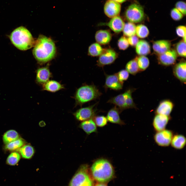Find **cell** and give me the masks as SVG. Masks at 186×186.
Masks as SVG:
<instances>
[{
    "label": "cell",
    "mask_w": 186,
    "mask_h": 186,
    "mask_svg": "<svg viewBox=\"0 0 186 186\" xmlns=\"http://www.w3.org/2000/svg\"><path fill=\"white\" fill-rule=\"evenodd\" d=\"M121 10L120 4L112 0H107L104 6V11L108 17L112 18L118 16Z\"/></svg>",
    "instance_id": "11"
},
{
    "label": "cell",
    "mask_w": 186,
    "mask_h": 186,
    "mask_svg": "<svg viewBox=\"0 0 186 186\" xmlns=\"http://www.w3.org/2000/svg\"><path fill=\"white\" fill-rule=\"evenodd\" d=\"M95 186H107L106 185L103 183H100L96 184Z\"/></svg>",
    "instance_id": "45"
},
{
    "label": "cell",
    "mask_w": 186,
    "mask_h": 186,
    "mask_svg": "<svg viewBox=\"0 0 186 186\" xmlns=\"http://www.w3.org/2000/svg\"><path fill=\"white\" fill-rule=\"evenodd\" d=\"M19 152L23 158L29 159L33 156L34 150L31 145L27 144L21 147L19 150Z\"/></svg>",
    "instance_id": "27"
},
{
    "label": "cell",
    "mask_w": 186,
    "mask_h": 186,
    "mask_svg": "<svg viewBox=\"0 0 186 186\" xmlns=\"http://www.w3.org/2000/svg\"><path fill=\"white\" fill-rule=\"evenodd\" d=\"M171 45V43L169 41L160 40L156 41L153 43V48L154 51L159 55L169 50Z\"/></svg>",
    "instance_id": "20"
},
{
    "label": "cell",
    "mask_w": 186,
    "mask_h": 186,
    "mask_svg": "<svg viewBox=\"0 0 186 186\" xmlns=\"http://www.w3.org/2000/svg\"><path fill=\"white\" fill-rule=\"evenodd\" d=\"M170 119V116L156 114L152 123L154 130L158 131L165 129Z\"/></svg>",
    "instance_id": "13"
},
{
    "label": "cell",
    "mask_w": 186,
    "mask_h": 186,
    "mask_svg": "<svg viewBox=\"0 0 186 186\" xmlns=\"http://www.w3.org/2000/svg\"><path fill=\"white\" fill-rule=\"evenodd\" d=\"M80 126L88 134L97 131L96 125L92 119L83 121Z\"/></svg>",
    "instance_id": "24"
},
{
    "label": "cell",
    "mask_w": 186,
    "mask_h": 186,
    "mask_svg": "<svg viewBox=\"0 0 186 186\" xmlns=\"http://www.w3.org/2000/svg\"><path fill=\"white\" fill-rule=\"evenodd\" d=\"M186 138L184 135L177 134L173 135L170 144L174 148L181 150L184 148Z\"/></svg>",
    "instance_id": "22"
},
{
    "label": "cell",
    "mask_w": 186,
    "mask_h": 186,
    "mask_svg": "<svg viewBox=\"0 0 186 186\" xmlns=\"http://www.w3.org/2000/svg\"><path fill=\"white\" fill-rule=\"evenodd\" d=\"M136 50L139 55L144 56L149 54L150 52V47L149 43L144 40H141L136 45Z\"/></svg>",
    "instance_id": "23"
},
{
    "label": "cell",
    "mask_w": 186,
    "mask_h": 186,
    "mask_svg": "<svg viewBox=\"0 0 186 186\" xmlns=\"http://www.w3.org/2000/svg\"><path fill=\"white\" fill-rule=\"evenodd\" d=\"M173 102L169 99L161 101L155 111L156 114L170 116L174 107Z\"/></svg>",
    "instance_id": "14"
},
{
    "label": "cell",
    "mask_w": 186,
    "mask_h": 186,
    "mask_svg": "<svg viewBox=\"0 0 186 186\" xmlns=\"http://www.w3.org/2000/svg\"><path fill=\"white\" fill-rule=\"evenodd\" d=\"M115 51L111 49H103L99 56L97 61V65L99 67L110 64L113 63L117 57Z\"/></svg>",
    "instance_id": "9"
},
{
    "label": "cell",
    "mask_w": 186,
    "mask_h": 186,
    "mask_svg": "<svg viewBox=\"0 0 186 186\" xmlns=\"http://www.w3.org/2000/svg\"><path fill=\"white\" fill-rule=\"evenodd\" d=\"M120 82L123 84L124 82L127 80L129 77V73L126 70L123 69L117 73Z\"/></svg>",
    "instance_id": "38"
},
{
    "label": "cell",
    "mask_w": 186,
    "mask_h": 186,
    "mask_svg": "<svg viewBox=\"0 0 186 186\" xmlns=\"http://www.w3.org/2000/svg\"><path fill=\"white\" fill-rule=\"evenodd\" d=\"M103 49L98 43L92 44L89 47L88 52L89 55L92 56H97L102 53Z\"/></svg>",
    "instance_id": "31"
},
{
    "label": "cell",
    "mask_w": 186,
    "mask_h": 186,
    "mask_svg": "<svg viewBox=\"0 0 186 186\" xmlns=\"http://www.w3.org/2000/svg\"><path fill=\"white\" fill-rule=\"evenodd\" d=\"M10 38L14 45L21 50L30 49L34 46L35 43L30 32L23 26L14 29L10 34Z\"/></svg>",
    "instance_id": "3"
},
{
    "label": "cell",
    "mask_w": 186,
    "mask_h": 186,
    "mask_svg": "<svg viewBox=\"0 0 186 186\" xmlns=\"http://www.w3.org/2000/svg\"><path fill=\"white\" fill-rule=\"evenodd\" d=\"M51 75V73L48 67L40 68L36 72V81L40 84H45L48 81Z\"/></svg>",
    "instance_id": "19"
},
{
    "label": "cell",
    "mask_w": 186,
    "mask_h": 186,
    "mask_svg": "<svg viewBox=\"0 0 186 186\" xmlns=\"http://www.w3.org/2000/svg\"><path fill=\"white\" fill-rule=\"evenodd\" d=\"M89 173L88 166L81 165L71 180L69 186H93Z\"/></svg>",
    "instance_id": "5"
},
{
    "label": "cell",
    "mask_w": 186,
    "mask_h": 186,
    "mask_svg": "<svg viewBox=\"0 0 186 186\" xmlns=\"http://www.w3.org/2000/svg\"><path fill=\"white\" fill-rule=\"evenodd\" d=\"M171 15L173 19L176 21L180 20L183 16V14L176 8L171 10Z\"/></svg>",
    "instance_id": "40"
},
{
    "label": "cell",
    "mask_w": 186,
    "mask_h": 186,
    "mask_svg": "<svg viewBox=\"0 0 186 186\" xmlns=\"http://www.w3.org/2000/svg\"><path fill=\"white\" fill-rule=\"evenodd\" d=\"M100 25L107 26L114 32L118 33L123 30L125 23L122 18L117 16L112 18L109 22Z\"/></svg>",
    "instance_id": "16"
},
{
    "label": "cell",
    "mask_w": 186,
    "mask_h": 186,
    "mask_svg": "<svg viewBox=\"0 0 186 186\" xmlns=\"http://www.w3.org/2000/svg\"><path fill=\"white\" fill-rule=\"evenodd\" d=\"M120 113L119 109L115 106L107 112L106 117L108 121L112 123L121 125H124V122L121 119L119 116Z\"/></svg>",
    "instance_id": "18"
},
{
    "label": "cell",
    "mask_w": 186,
    "mask_h": 186,
    "mask_svg": "<svg viewBox=\"0 0 186 186\" xmlns=\"http://www.w3.org/2000/svg\"><path fill=\"white\" fill-rule=\"evenodd\" d=\"M44 84L43 90L51 92H55L64 88L61 84L54 80L48 81Z\"/></svg>",
    "instance_id": "25"
},
{
    "label": "cell",
    "mask_w": 186,
    "mask_h": 186,
    "mask_svg": "<svg viewBox=\"0 0 186 186\" xmlns=\"http://www.w3.org/2000/svg\"><path fill=\"white\" fill-rule=\"evenodd\" d=\"M111 33L107 30H100L97 32L95 38L97 42L101 44H106L109 43L111 39Z\"/></svg>",
    "instance_id": "21"
},
{
    "label": "cell",
    "mask_w": 186,
    "mask_h": 186,
    "mask_svg": "<svg viewBox=\"0 0 186 186\" xmlns=\"http://www.w3.org/2000/svg\"><path fill=\"white\" fill-rule=\"evenodd\" d=\"M105 81L103 87L105 91L108 89L117 91L122 89L123 84L119 81L117 73L111 75L105 73Z\"/></svg>",
    "instance_id": "10"
},
{
    "label": "cell",
    "mask_w": 186,
    "mask_h": 186,
    "mask_svg": "<svg viewBox=\"0 0 186 186\" xmlns=\"http://www.w3.org/2000/svg\"><path fill=\"white\" fill-rule=\"evenodd\" d=\"M135 89L129 88L127 89L125 91L126 98V105L127 109H137L136 105L133 100L132 97V93L135 91Z\"/></svg>",
    "instance_id": "28"
},
{
    "label": "cell",
    "mask_w": 186,
    "mask_h": 186,
    "mask_svg": "<svg viewBox=\"0 0 186 186\" xmlns=\"http://www.w3.org/2000/svg\"><path fill=\"white\" fill-rule=\"evenodd\" d=\"M93 119L96 125L98 127H102L106 125L108 120L106 117L104 116H94Z\"/></svg>",
    "instance_id": "37"
},
{
    "label": "cell",
    "mask_w": 186,
    "mask_h": 186,
    "mask_svg": "<svg viewBox=\"0 0 186 186\" xmlns=\"http://www.w3.org/2000/svg\"><path fill=\"white\" fill-rule=\"evenodd\" d=\"M118 46L119 49L125 50L129 46V43L127 39L124 36H122L119 40Z\"/></svg>",
    "instance_id": "39"
},
{
    "label": "cell",
    "mask_w": 186,
    "mask_h": 186,
    "mask_svg": "<svg viewBox=\"0 0 186 186\" xmlns=\"http://www.w3.org/2000/svg\"><path fill=\"white\" fill-rule=\"evenodd\" d=\"M136 34L139 37L144 38L148 35L149 31L145 26L143 24H140L136 26Z\"/></svg>",
    "instance_id": "33"
},
{
    "label": "cell",
    "mask_w": 186,
    "mask_h": 186,
    "mask_svg": "<svg viewBox=\"0 0 186 186\" xmlns=\"http://www.w3.org/2000/svg\"><path fill=\"white\" fill-rule=\"evenodd\" d=\"M19 138L18 132L14 130L7 131L4 134L3 140L4 143L6 144L15 141Z\"/></svg>",
    "instance_id": "26"
},
{
    "label": "cell",
    "mask_w": 186,
    "mask_h": 186,
    "mask_svg": "<svg viewBox=\"0 0 186 186\" xmlns=\"http://www.w3.org/2000/svg\"><path fill=\"white\" fill-rule=\"evenodd\" d=\"M127 40L129 44L133 46L136 45L139 41L138 37L135 35L129 37Z\"/></svg>",
    "instance_id": "43"
},
{
    "label": "cell",
    "mask_w": 186,
    "mask_h": 186,
    "mask_svg": "<svg viewBox=\"0 0 186 186\" xmlns=\"http://www.w3.org/2000/svg\"><path fill=\"white\" fill-rule=\"evenodd\" d=\"M33 52L34 57L40 64L48 62L55 57L56 49L55 43L50 38L40 35L35 42Z\"/></svg>",
    "instance_id": "1"
},
{
    "label": "cell",
    "mask_w": 186,
    "mask_h": 186,
    "mask_svg": "<svg viewBox=\"0 0 186 186\" xmlns=\"http://www.w3.org/2000/svg\"><path fill=\"white\" fill-rule=\"evenodd\" d=\"M173 136L172 131L165 129L157 131L154 136V139L155 142L159 146L166 147L170 144Z\"/></svg>",
    "instance_id": "7"
},
{
    "label": "cell",
    "mask_w": 186,
    "mask_h": 186,
    "mask_svg": "<svg viewBox=\"0 0 186 186\" xmlns=\"http://www.w3.org/2000/svg\"><path fill=\"white\" fill-rule=\"evenodd\" d=\"M125 16L126 19L130 22H140L143 20L144 17L143 9L139 4L133 3L127 9Z\"/></svg>",
    "instance_id": "6"
},
{
    "label": "cell",
    "mask_w": 186,
    "mask_h": 186,
    "mask_svg": "<svg viewBox=\"0 0 186 186\" xmlns=\"http://www.w3.org/2000/svg\"><path fill=\"white\" fill-rule=\"evenodd\" d=\"M107 103L114 105L119 109L121 113L124 110L127 109L124 92L111 97L108 100Z\"/></svg>",
    "instance_id": "17"
},
{
    "label": "cell",
    "mask_w": 186,
    "mask_h": 186,
    "mask_svg": "<svg viewBox=\"0 0 186 186\" xmlns=\"http://www.w3.org/2000/svg\"><path fill=\"white\" fill-rule=\"evenodd\" d=\"M25 142L22 139L17 140L6 144L5 149L9 150H13L18 149L24 145Z\"/></svg>",
    "instance_id": "32"
},
{
    "label": "cell",
    "mask_w": 186,
    "mask_h": 186,
    "mask_svg": "<svg viewBox=\"0 0 186 186\" xmlns=\"http://www.w3.org/2000/svg\"><path fill=\"white\" fill-rule=\"evenodd\" d=\"M177 34L179 36L183 37L186 36V27L183 26H180L177 27L176 29Z\"/></svg>",
    "instance_id": "42"
},
{
    "label": "cell",
    "mask_w": 186,
    "mask_h": 186,
    "mask_svg": "<svg viewBox=\"0 0 186 186\" xmlns=\"http://www.w3.org/2000/svg\"><path fill=\"white\" fill-rule=\"evenodd\" d=\"M119 3H122L125 2L127 0H112Z\"/></svg>",
    "instance_id": "44"
},
{
    "label": "cell",
    "mask_w": 186,
    "mask_h": 186,
    "mask_svg": "<svg viewBox=\"0 0 186 186\" xmlns=\"http://www.w3.org/2000/svg\"><path fill=\"white\" fill-rule=\"evenodd\" d=\"M186 65L185 61H182L176 64L173 68L174 76L181 83H186Z\"/></svg>",
    "instance_id": "15"
},
{
    "label": "cell",
    "mask_w": 186,
    "mask_h": 186,
    "mask_svg": "<svg viewBox=\"0 0 186 186\" xmlns=\"http://www.w3.org/2000/svg\"><path fill=\"white\" fill-rule=\"evenodd\" d=\"M91 170L93 178L102 183L110 181L114 174L112 165L108 160L104 159H100L95 161L91 167Z\"/></svg>",
    "instance_id": "2"
},
{
    "label": "cell",
    "mask_w": 186,
    "mask_h": 186,
    "mask_svg": "<svg viewBox=\"0 0 186 186\" xmlns=\"http://www.w3.org/2000/svg\"><path fill=\"white\" fill-rule=\"evenodd\" d=\"M102 94L97 87L94 84H85L77 90L75 99L76 104L81 105L99 98Z\"/></svg>",
    "instance_id": "4"
},
{
    "label": "cell",
    "mask_w": 186,
    "mask_h": 186,
    "mask_svg": "<svg viewBox=\"0 0 186 186\" xmlns=\"http://www.w3.org/2000/svg\"><path fill=\"white\" fill-rule=\"evenodd\" d=\"M98 103L97 102L93 105L78 110L74 113L76 119L79 121H83L93 118L96 112L97 109L95 106Z\"/></svg>",
    "instance_id": "8"
},
{
    "label": "cell",
    "mask_w": 186,
    "mask_h": 186,
    "mask_svg": "<svg viewBox=\"0 0 186 186\" xmlns=\"http://www.w3.org/2000/svg\"><path fill=\"white\" fill-rule=\"evenodd\" d=\"M176 52L180 56L186 57V43L183 41L178 42L176 46Z\"/></svg>",
    "instance_id": "36"
},
{
    "label": "cell",
    "mask_w": 186,
    "mask_h": 186,
    "mask_svg": "<svg viewBox=\"0 0 186 186\" xmlns=\"http://www.w3.org/2000/svg\"><path fill=\"white\" fill-rule=\"evenodd\" d=\"M136 28V26L133 23L129 22L125 24L123 29L124 35L129 37L135 35Z\"/></svg>",
    "instance_id": "29"
},
{
    "label": "cell",
    "mask_w": 186,
    "mask_h": 186,
    "mask_svg": "<svg viewBox=\"0 0 186 186\" xmlns=\"http://www.w3.org/2000/svg\"><path fill=\"white\" fill-rule=\"evenodd\" d=\"M126 70L131 74L135 75L140 71L137 59H134L128 62L126 66Z\"/></svg>",
    "instance_id": "30"
},
{
    "label": "cell",
    "mask_w": 186,
    "mask_h": 186,
    "mask_svg": "<svg viewBox=\"0 0 186 186\" xmlns=\"http://www.w3.org/2000/svg\"><path fill=\"white\" fill-rule=\"evenodd\" d=\"M159 55L158 58L159 62L165 66H169L174 64L177 57L176 51L173 49H170Z\"/></svg>",
    "instance_id": "12"
},
{
    "label": "cell",
    "mask_w": 186,
    "mask_h": 186,
    "mask_svg": "<svg viewBox=\"0 0 186 186\" xmlns=\"http://www.w3.org/2000/svg\"><path fill=\"white\" fill-rule=\"evenodd\" d=\"M138 65L140 70H145L149 66V61L148 59L144 56H141L137 59Z\"/></svg>",
    "instance_id": "34"
},
{
    "label": "cell",
    "mask_w": 186,
    "mask_h": 186,
    "mask_svg": "<svg viewBox=\"0 0 186 186\" xmlns=\"http://www.w3.org/2000/svg\"><path fill=\"white\" fill-rule=\"evenodd\" d=\"M21 156L19 153L16 152H13L7 158L6 163L9 165H15L18 162Z\"/></svg>",
    "instance_id": "35"
},
{
    "label": "cell",
    "mask_w": 186,
    "mask_h": 186,
    "mask_svg": "<svg viewBox=\"0 0 186 186\" xmlns=\"http://www.w3.org/2000/svg\"><path fill=\"white\" fill-rule=\"evenodd\" d=\"M176 8L179 10L183 14H186V3L182 1L177 2L175 4Z\"/></svg>",
    "instance_id": "41"
}]
</instances>
